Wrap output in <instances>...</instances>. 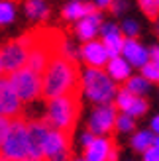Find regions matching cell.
Returning <instances> with one entry per match:
<instances>
[{
    "label": "cell",
    "instance_id": "6da1fadb",
    "mask_svg": "<svg viewBox=\"0 0 159 161\" xmlns=\"http://www.w3.org/2000/svg\"><path fill=\"white\" fill-rule=\"evenodd\" d=\"M79 86V71L75 61L65 59L63 55H55L47 61L41 73V94L51 98L59 94H73Z\"/></svg>",
    "mask_w": 159,
    "mask_h": 161
},
{
    "label": "cell",
    "instance_id": "7a4b0ae2",
    "mask_svg": "<svg viewBox=\"0 0 159 161\" xmlns=\"http://www.w3.org/2000/svg\"><path fill=\"white\" fill-rule=\"evenodd\" d=\"M79 83H81V92L89 102L96 104H108L114 100L116 94V83L106 75L104 69L96 67H86L81 75H79Z\"/></svg>",
    "mask_w": 159,
    "mask_h": 161
},
{
    "label": "cell",
    "instance_id": "3957f363",
    "mask_svg": "<svg viewBox=\"0 0 159 161\" xmlns=\"http://www.w3.org/2000/svg\"><path fill=\"white\" fill-rule=\"evenodd\" d=\"M79 114V102L73 94H59L47 98L45 106V120L43 122L53 130L67 132L75 126Z\"/></svg>",
    "mask_w": 159,
    "mask_h": 161
},
{
    "label": "cell",
    "instance_id": "277c9868",
    "mask_svg": "<svg viewBox=\"0 0 159 161\" xmlns=\"http://www.w3.org/2000/svg\"><path fill=\"white\" fill-rule=\"evenodd\" d=\"M0 155L6 161L28 157V124L24 120H10V128L0 146Z\"/></svg>",
    "mask_w": 159,
    "mask_h": 161
},
{
    "label": "cell",
    "instance_id": "5b68a950",
    "mask_svg": "<svg viewBox=\"0 0 159 161\" xmlns=\"http://www.w3.org/2000/svg\"><path fill=\"white\" fill-rule=\"evenodd\" d=\"M8 80L22 102H34L41 96V75L28 67H22L10 73Z\"/></svg>",
    "mask_w": 159,
    "mask_h": 161
},
{
    "label": "cell",
    "instance_id": "8992f818",
    "mask_svg": "<svg viewBox=\"0 0 159 161\" xmlns=\"http://www.w3.org/2000/svg\"><path fill=\"white\" fill-rule=\"evenodd\" d=\"M31 42H34V37L28 34L20 39H14V42L6 43L2 49H0V59H2L4 73H14V71L26 67Z\"/></svg>",
    "mask_w": 159,
    "mask_h": 161
},
{
    "label": "cell",
    "instance_id": "52a82bcc",
    "mask_svg": "<svg viewBox=\"0 0 159 161\" xmlns=\"http://www.w3.org/2000/svg\"><path fill=\"white\" fill-rule=\"evenodd\" d=\"M43 159L45 161H69L71 159V143L67 138V132L49 128L45 142H43Z\"/></svg>",
    "mask_w": 159,
    "mask_h": 161
},
{
    "label": "cell",
    "instance_id": "ba28073f",
    "mask_svg": "<svg viewBox=\"0 0 159 161\" xmlns=\"http://www.w3.org/2000/svg\"><path fill=\"white\" fill-rule=\"evenodd\" d=\"M116 114H118V110L112 102L96 104L89 116V132H92L94 136H108L114 130Z\"/></svg>",
    "mask_w": 159,
    "mask_h": 161
},
{
    "label": "cell",
    "instance_id": "9c48e42d",
    "mask_svg": "<svg viewBox=\"0 0 159 161\" xmlns=\"http://www.w3.org/2000/svg\"><path fill=\"white\" fill-rule=\"evenodd\" d=\"M79 57L83 59V63L86 67H96V69H104V65L108 63L110 55L106 51L104 43L100 39H89L81 45L79 49Z\"/></svg>",
    "mask_w": 159,
    "mask_h": 161
},
{
    "label": "cell",
    "instance_id": "30bf717a",
    "mask_svg": "<svg viewBox=\"0 0 159 161\" xmlns=\"http://www.w3.org/2000/svg\"><path fill=\"white\" fill-rule=\"evenodd\" d=\"M22 100L18 98V94L14 92V88L10 85L8 77H0V114L6 118H14L20 114L22 110Z\"/></svg>",
    "mask_w": 159,
    "mask_h": 161
},
{
    "label": "cell",
    "instance_id": "8fae6325",
    "mask_svg": "<svg viewBox=\"0 0 159 161\" xmlns=\"http://www.w3.org/2000/svg\"><path fill=\"white\" fill-rule=\"evenodd\" d=\"M49 132L45 122H30L28 124V157L43 161V142Z\"/></svg>",
    "mask_w": 159,
    "mask_h": 161
},
{
    "label": "cell",
    "instance_id": "7c38bea8",
    "mask_svg": "<svg viewBox=\"0 0 159 161\" xmlns=\"http://www.w3.org/2000/svg\"><path fill=\"white\" fill-rule=\"evenodd\" d=\"M120 55L130 63L132 67H138V69H141L149 61L147 47H144V43H140L138 37H124Z\"/></svg>",
    "mask_w": 159,
    "mask_h": 161
},
{
    "label": "cell",
    "instance_id": "4fadbf2b",
    "mask_svg": "<svg viewBox=\"0 0 159 161\" xmlns=\"http://www.w3.org/2000/svg\"><path fill=\"white\" fill-rule=\"evenodd\" d=\"M98 36H100V42L104 43L110 57L120 55L122 43H124V36L120 31V26H116L114 22H102V26L98 30Z\"/></svg>",
    "mask_w": 159,
    "mask_h": 161
},
{
    "label": "cell",
    "instance_id": "5bb4252c",
    "mask_svg": "<svg viewBox=\"0 0 159 161\" xmlns=\"http://www.w3.org/2000/svg\"><path fill=\"white\" fill-rule=\"evenodd\" d=\"M102 26V14L98 10H94L90 14L83 16L81 20L75 22V34L81 42H89V39H96L98 30Z\"/></svg>",
    "mask_w": 159,
    "mask_h": 161
},
{
    "label": "cell",
    "instance_id": "9a60e30c",
    "mask_svg": "<svg viewBox=\"0 0 159 161\" xmlns=\"http://www.w3.org/2000/svg\"><path fill=\"white\" fill-rule=\"evenodd\" d=\"M112 149L114 143L108 136H94L89 146L83 147V157L86 161H108V155Z\"/></svg>",
    "mask_w": 159,
    "mask_h": 161
},
{
    "label": "cell",
    "instance_id": "2e32d148",
    "mask_svg": "<svg viewBox=\"0 0 159 161\" xmlns=\"http://www.w3.org/2000/svg\"><path fill=\"white\" fill-rule=\"evenodd\" d=\"M132 69H134V67L122 57V55H114V57H110L108 63L104 65L106 75L112 79L114 83H124V80L132 75Z\"/></svg>",
    "mask_w": 159,
    "mask_h": 161
},
{
    "label": "cell",
    "instance_id": "e0dca14e",
    "mask_svg": "<svg viewBox=\"0 0 159 161\" xmlns=\"http://www.w3.org/2000/svg\"><path fill=\"white\" fill-rule=\"evenodd\" d=\"M49 59H51V57H49V53H47V47L41 45V43H37L36 39H34V42H31V47H30V53H28L26 67L41 75Z\"/></svg>",
    "mask_w": 159,
    "mask_h": 161
},
{
    "label": "cell",
    "instance_id": "ac0fdd59",
    "mask_svg": "<svg viewBox=\"0 0 159 161\" xmlns=\"http://www.w3.org/2000/svg\"><path fill=\"white\" fill-rule=\"evenodd\" d=\"M94 10H98L94 4L90 2H85V0H71V2L65 4V8H63V18L69 20V22H77L81 20L83 16L90 14Z\"/></svg>",
    "mask_w": 159,
    "mask_h": 161
},
{
    "label": "cell",
    "instance_id": "d6986e66",
    "mask_svg": "<svg viewBox=\"0 0 159 161\" xmlns=\"http://www.w3.org/2000/svg\"><path fill=\"white\" fill-rule=\"evenodd\" d=\"M153 140H155V134L145 128V130H136L132 132V138H130V146L134 151H138V153H144L147 147L153 146Z\"/></svg>",
    "mask_w": 159,
    "mask_h": 161
},
{
    "label": "cell",
    "instance_id": "ffe728a7",
    "mask_svg": "<svg viewBox=\"0 0 159 161\" xmlns=\"http://www.w3.org/2000/svg\"><path fill=\"white\" fill-rule=\"evenodd\" d=\"M26 16L34 22L49 18V6L45 0H26Z\"/></svg>",
    "mask_w": 159,
    "mask_h": 161
},
{
    "label": "cell",
    "instance_id": "44dd1931",
    "mask_svg": "<svg viewBox=\"0 0 159 161\" xmlns=\"http://www.w3.org/2000/svg\"><path fill=\"white\" fill-rule=\"evenodd\" d=\"M124 83H126V86H124L126 91H130L136 96H145L149 91H151V83L141 75H130Z\"/></svg>",
    "mask_w": 159,
    "mask_h": 161
},
{
    "label": "cell",
    "instance_id": "7402d4cb",
    "mask_svg": "<svg viewBox=\"0 0 159 161\" xmlns=\"http://www.w3.org/2000/svg\"><path fill=\"white\" fill-rule=\"evenodd\" d=\"M136 100V94H132L130 91H126V88H118L116 94H114V100L112 104L116 106L118 112H126L130 106H132V102Z\"/></svg>",
    "mask_w": 159,
    "mask_h": 161
},
{
    "label": "cell",
    "instance_id": "603a6c76",
    "mask_svg": "<svg viewBox=\"0 0 159 161\" xmlns=\"http://www.w3.org/2000/svg\"><path fill=\"white\" fill-rule=\"evenodd\" d=\"M114 130L120 134H132L136 130V118H132L126 112H118L116 114V122H114Z\"/></svg>",
    "mask_w": 159,
    "mask_h": 161
},
{
    "label": "cell",
    "instance_id": "cb8c5ba5",
    "mask_svg": "<svg viewBox=\"0 0 159 161\" xmlns=\"http://www.w3.org/2000/svg\"><path fill=\"white\" fill-rule=\"evenodd\" d=\"M16 20L14 0H0V26H8Z\"/></svg>",
    "mask_w": 159,
    "mask_h": 161
},
{
    "label": "cell",
    "instance_id": "d4e9b609",
    "mask_svg": "<svg viewBox=\"0 0 159 161\" xmlns=\"http://www.w3.org/2000/svg\"><path fill=\"white\" fill-rule=\"evenodd\" d=\"M147 100L144 98V96H136V100L132 102V106L126 110V114H130L132 118H140V116H144L145 112H147Z\"/></svg>",
    "mask_w": 159,
    "mask_h": 161
},
{
    "label": "cell",
    "instance_id": "484cf974",
    "mask_svg": "<svg viewBox=\"0 0 159 161\" xmlns=\"http://www.w3.org/2000/svg\"><path fill=\"white\" fill-rule=\"evenodd\" d=\"M141 77H145L149 83H159V61H147L141 67Z\"/></svg>",
    "mask_w": 159,
    "mask_h": 161
},
{
    "label": "cell",
    "instance_id": "4316f807",
    "mask_svg": "<svg viewBox=\"0 0 159 161\" xmlns=\"http://www.w3.org/2000/svg\"><path fill=\"white\" fill-rule=\"evenodd\" d=\"M138 4L147 18H159V0H138Z\"/></svg>",
    "mask_w": 159,
    "mask_h": 161
},
{
    "label": "cell",
    "instance_id": "83f0119b",
    "mask_svg": "<svg viewBox=\"0 0 159 161\" xmlns=\"http://www.w3.org/2000/svg\"><path fill=\"white\" fill-rule=\"evenodd\" d=\"M120 31H122L124 37H138V34H140V24L134 20V18H126L122 22V26H120Z\"/></svg>",
    "mask_w": 159,
    "mask_h": 161
},
{
    "label": "cell",
    "instance_id": "f1b7e54d",
    "mask_svg": "<svg viewBox=\"0 0 159 161\" xmlns=\"http://www.w3.org/2000/svg\"><path fill=\"white\" fill-rule=\"evenodd\" d=\"M59 55H63L65 59H69V61H77L79 59V49L71 43V42H61V45H59Z\"/></svg>",
    "mask_w": 159,
    "mask_h": 161
},
{
    "label": "cell",
    "instance_id": "f546056e",
    "mask_svg": "<svg viewBox=\"0 0 159 161\" xmlns=\"http://www.w3.org/2000/svg\"><path fill=\"white\" fill-rule=\"evenodd\" d=\"M141 157H144V161H159V149L155 146H151L141 153Z\"/></svg>",
    "mask_w": 159,
    "mask_h": 161
},
{
    "label": "cell",
    "instance_id": "4dcf8cb0",
    "mask_svg": "<svg viewBox=\"0 0 159 161\" xmlns=\"http://www.w3.org/2000/svg\"><path fill=\"white\" fill-rule=\"evenodd\" d=\"M110 8H112V12H114V14L120 16L122 12H126V8H128V0H112Z\"/></svg>",
    "mask_w": 159,
    "mask_h": 161
},
{
    "label": "cell",
    "instance_id": "1f68e13d",
    "mask_svg": "<svg viewBox=\"0 0 159 161\" xmlns=\"http://www.w3.org/2000/svg\"><path fill=\"white\" fill-rule=\"evenodd\" d=\"M10 120L12 118H6L0 114V146H2V142H4V136L8 132V128H10Z\"/></svg>",
    "mask_w": 159,
    "mask_h": 161
},
{
    "label": "cell",
    "instance_id": "d6a6232c",
    "mask_svg": "<svg viewBox=\"0 0 159 161\" xmlns=\"http://www.w3.org/2000/svg\"><path fill=\"white\" fill-rule=\"evenodd\" d=\"M92 138H94V134H92V132H89V130L83 132V136L79 138V143H81V147H86V146H89V143L92 142Z\"/></svg>",
    "mask_w": 159,
    "mask_h": 161
},
{
    "label": "cell",
    "instance_id": "836d02e7",
    "mask_svg": "<svg viewBox=\"0 0 159 161\" xmlns=\"http://www.w3.org/2000/svg\"><path fill=\"white\" fill-rule=\"evenodd\" d=\"M149 130H151L155 136H159V114H155L151 118V122H149Z\"/></svg>",
    "mask_w": 159,
    "mask_h": 161
},
{
    "label": "cell",
    "instance_id": "e575fe53",
    "mask_svg": "<svg viewBox=\"0 0 159 161\" xmlns=\"http://www.w3.org/2000/svg\"><path fill=\"white\" fill-rule=\"evenodd\" d=\"M149 51V61H159V45H153Z\"/></svg>",
    "mask_w": 159,
    "mask_h": 161
},
{
    "label": "cell",
    "instance_id": "d590c367",
    "mask_svg": "<svg viewBox=\"0 0 159 161\" xmlns=\"http://www.w3.org/2000/svg\"><path fill=\"white\" fill-rule=\"evenodd\" d=\"M112 4V0H94V6L98 8V10H104V8H110Z\"/></svg>",
    "mask_w": 159,
    "mask_h": 161
},
{
    "label": "cell",
    "instance_id": "8d00e7d4",
    "mask_svg": "<svg viewBox=\"0 0 159 161\" xmlns=\"http://www.w3.org/2000/svg\"><path fill=\"white\" fill-rule=\"evenodd\" d=\"M108 161H118V151H116V147L110 151V155H108Z\"/></svg>",
    "mask_w": 159,
    "mask_h": 161
},
{
    "label": "cell",
    "instance_id": "74e56055",
    "mask_svg": "<svg viewBox=\"0 0 159 161\" xmlns=\"http://www.w3.org/2000/svg\"><path fill=\"white\" fill-rule=\"evenodd\" d=\"M69 161H86L83 155H79V157H73V159H69Z\"/></svg>",
    "mask_w": 159,
    "mask_h": 161
},
{
    "label": "cell",
    "instance_id": "f35d334b",
    "mask_svg": "<svg viewBox=\"0 0 159 161\" xmlns=\"http://www.w3.org/2000/svg\"><path fill=\"white\" fill-rule=\"evenodd\" d=\"M153 146L159 149V136H155V140H153Z\"/></svg>",
    "mask_w": 159,
    "mask_h": 161
},
{
    "label": "cell",
    "instance_id": "ab89813d",
    "mask_svg": "<svg viewBox=\"0 0 159 161\" xmlns=\"http://www.w3.org/2000/svg\"><path fill=\"white\" fill-rule=\"evenodd\" d=\"M4 75V67H2V59H0V77Z\"/></svg>",
    "mask_w": 159,
    "mask_h": 161
},
{
    "label": "cell",
    "instance_id": "60d3db41",
    "mask_svg": "<svg viewBox=\"0 0 159 161\" xmlns=\"http://www.w3.org/2000/svg\"><path fill=\"white\" fill-rule=\"evenodd\" d=\"M18 161H37V159H31V157H24V159H18Z\"/></svg>",
    "mask_w": 159,
    "mask_h": 161
},
{
    "label": "cell",
    "instance_id": "b9f144b4",
    "mask_svg": "<svg viewBox=\"0 0 159 161\" xmlns=\"http://www.w3.org/2000/svg\"><path fill=\"white\" fill-rule=\"evenodd\" d=\"M157 20V24H155V30H157V34H159V18H155Z\"/></svg>",
    "mask_w": 159,
    "mask_h": 161
},
{
    "label": "cell",
    "instance_id": "7bdbcfd3",
    "mask_svg": "<svg viewBox=\"0 0 159 161\" xmlns=\"http://www.w3.org/2000/svg\"><path fill=\"white\" fill-rule=\"evenodd\" d=\"M0 161H6V159H4V157H2V155H0Z\"/></svg>",
    "mask_w": 159,
    "mask_h": 161
}]
</instances>
